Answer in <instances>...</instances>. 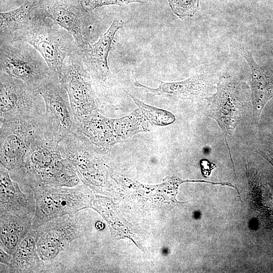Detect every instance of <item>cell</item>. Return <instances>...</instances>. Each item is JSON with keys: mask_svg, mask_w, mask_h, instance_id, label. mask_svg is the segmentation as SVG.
<instances>
[{"mask_svg": "<svg viewBox=\"0 0 273 273\" xmlns=\"http://www.w3.org/2000/svg\"><path fill=\"white\" fill-rule=\"evenodd\" d=\"M13 171L34 194L36 210L32 220L33 230L57 218L73 216L79 210L92 206V194L85 185L54 187L36 181L19 170Z\"/></svg>", "mask_w": 273, "mask_h": 273, "instance_id": "1", "label": "cell"}, {"mask_svg": "<svg viewBox=\"0 0 273 273\" xmlns=\"http://www.w3.org/2000/svg\"><path fill=\"white\" fill-rule=\"evenodd\" d=\"M33 179L54 187H73L80 178L73 164L63 157L58 142L43 131L34 139L20 169Z\"/></svg>", "mask_w": 273, "mask_h": 273, "instance_id": "2", "label": "cell"}, {"mask_svg": "<svg viewBox=\"0 0 273 273\" xmlns=\"http://www.w3.org/2000/svg\"><path fill=\"white\" fill-rule=\"evenodd\" d=\"M18 40L35 48L46 62L51 76L60 81L65 60L79 49L68 31L37 11L32 13L29 26Z\"/></svg>", "mask_w": 273, "mask_h": 273, "instance_id": "3", "label": "cell"}, {"mask_svg": "<svg viewBox=\"0 0 273 273\" xmlns=\"http://www.w3.org/2000/svg\"><path fill=\"white\" fill-rule=\"evenodd\" d=\"M0 67L1 71L21 80L38 93L51 77L41 55L22 40L0 43Z\"/></svg>", "mask_w": 273, "mask_h": 273, "instance_id": "4", "label": "cell"}, {"mask_svg": "<svg viewBox=\"0 0 273 273\" xmlns=\"http://www.w3.org/2000/svg\"><path fill=\"white\" fill-rule=\"evenodd\" d=\"M45 112L44 102L39 93L0 71V124L40 118Z\"/></svg>", "mask_w": 273, "mask_h": 273, "instance_id": "5", "label": "cell"}, {"mask_svg": "<svg viewBox=\"0 0 273 273\" xmlns=\"http://www.w3.org/2000/svg\"><path fill=\"white\" fill-rule=\"evenodd\" d=\"M44 116L0 124L1 164L8 170L25 167V160L34 139L46 131Z\"/></svg>", "mask_w": 273, "mask_h": 273, "instance_id": "6", "label": "cell"}, {"mask_svg": "<svg viewBox=\"0 0 273 273\" xmlns=\"http://www.w3.org/2000/svg\"><path fill=\"white\" fill-rule=\"evenodd\" d=\"M61 82L67 92L76 119L97 111V103L90 75L78 49L66 58Z\"/></svg>", "mask_w": 273, "mask_h": 273, "instance_id": "7", "label": "cell"}, {"mask_svg": "<svg viewBox=\"0 0 273 273\" xmlns=\"http://www.w3.org/2000/svg\"><path fill=\"white\" fill-rule=\"evenodd\" d=\"M46 107L44 121L48 135L59 142L76 129V118L67 90L60 80L51 76L39 91Z\"/></svg>", "mask_w": 273, "mask_h": 273, "instance_id": "8", "label": "cell"}, {"mask_svg": "<svg viewBox=\"0 0 273 273\" xmlns=\"http://www.w3.org/2000/svg\"><path fill=\"white\" fill-rule=\"evenodd\" d=\"M63 158L74 165L80 179L92 188L100 185L104 174L100 167L101 154L85 135L78 130L58 142Z\"/></svg>", "mask_w": 273, "mask_h": 273, "instance_id": "9", "label": "cell"}, {"mask_svg": "<svg viewBox=\"0 0 273 273\" xmlns=\"http://www.w3.org/2000/svg\"><path fill=\"white\" fill-rule=\"evenodd\" d=\"M37 11L53 20L73 36L79 50L90 43L92 24L81 1L49 0Z\"/></svg>", "mask_w": 273, "mask_h": 273, "instance_id": "10", "label": "cell"}, {"mask_svg": "<svg viewBox=\"0 0 273 273\" xmlns=\"http://www.w3.org/2000/svg\"><path fill=\"white\" fill-rule=\"evenodd\" d=\"M81 223L78 217L57 218L36 229V248L43 262H52L70 243L79 238Z\"/></svg>", "mask_w": 273, "mask_h": 273, "instance_id": "11", "label": "cell"}, {"mask_svg": "<svg viewBox=\"0 0 273 273\" xmlns=\"http://www.w3.org/2000/svg\"><path fill=\"white\" fill-rule=\"evenodd\" d=\"M207 100L209 117L215 120L228 140L231 137L240 121V87L230 77L221 78L217 92Z\"/></svg>", "mask_w": 273, "mask_h": 273, "instance_id": "12", "label": "cell"}, {"mask_svg": "<svg viewBox=\"0 0 273 273\" xmlns=\"http://www.w3.org/2000/svg\"><path fill=\"white\" fill-rule=\"evenodd\" d=\"M123 25V22L121 20L114 21L96 42L89 43L84 49H79L93 84L103 88L112 86L113 79L108 66V56L114 36Z\"/></svg>", "mask_w": 273, "mask_h": 273, "instance_id": "13", "label": "cell"}, {"mask_svg": "<svg viewBox=\"0 0 273 273\" xmlns=\"http://www.w3.org/2000/svg\"><path fill=\"white\" fill-rule=\"evenodd\" d=\"M9 171L1 164L0 213L8 212L32 220L36 210L34 194L24 193L17 182L11 178Z\"/></svg>", "mask_w": 273, "mask_h": 273, "instance_id": "14", "label": "cell"}, {"mask_svg": "<svg viewBox=\"0 0 273 273\" xmlns=\"http://www.w3.org/2000/svg\"><path fill=\"white\" fill-rule=\"evenodd\" d=\"M240 54L247 61L251 70V99L253 114L251 124L257 126L261 112L273 97V69L257 64L248 50L239 47Z\"/></svg>", "mask_w": 273, "mask_h": 273, "instance_id": "15", "label": "cell"}, {"mask_svg": "<svg viewBox=\"0 0 273 273\" xmlns=\"http://www.w3.org/2000/svg\"><path fill=\"white\" fill-rule=\"evenodd\" d=\"M36 0H27L19 7L0 13V43L18 40L29 26Z\"/></svg>", "mask_w": 273, "mask_h": 273, "instance_id": "16", "label": "cell"}, {"mask_svg": "<svg viewBox=\"0 0 273 273\" xmlns=\"http://www.w3.org/2000/svg\"><path fill=\"white\" fill-rule=\"evenodd\" d=\"M134 85L153 95H169L184 98H191L205 95L208 90L209 82L202 75H196L186 80L173 82L160 83L157 88H152L139 83L135 76Z\"/></svg>", "mask_w": 273, "mask_h": 273, "instance_id": "17", "label": "cell"}, {"mask_svg": "<svg viewBox=\"0 0 273 273\" xmlns=\"http://www.w3.org/2000/svg\"><path fill=\"white\" fill-rule=\"evenodd\" d=\"M43 262L37 251L36 230L31 228L13 254L10 270L13 272H37L42 267Z\"/></svg>", "mask_w": 273, "mask_h": 273, "instance_id": "18", "label": "cell"}, {"mask_svg": "<svg viewBox=\"0 0 273 273\" xmlns=\"http://www.w3.org/2000/svg\"><path fill=\"white\" fill-rule=\"evenodd\" d=\"M1 246L13 255L19 243L31 229L32 220L8 212L0 213Z\"/></svg>", "mask_w": 273, "mask_h": 273, "instance_id": "19", "label": "cell"}, {"mask_svg": "<svg viewBox=\"0 0 273 273\" xmlns=\"http://www.w3.org/2000/svg\"><path fill=\"white\" fill-rule=\"evenodd\" d=\"M127 94L152 123L158 125H164L172 123L174 121L175 117L171 113L148 105L129 94L127 93Z\"/></svg>", "mask_w": 273, "mask_h": 273, "instance_id": "20", "label": "cell"}, {"mask_svg": "<svg viewBox=\"0 0 273 273\" xmlns=\"http://www.w3.org/2000/svg\"><path fill=\"white\" fill-rule=\"evenodd\" d=\"M199 0H168L173 13L178 17L192 16L197 11Z\"/></svg>", "mask_w": 273, "mask_h": 273, "instance_id": "21", "label": "cell"}, {"mask_svg": "<svg viewBox=\"0 0 273 273\" xmlns=\"http://www.w3.org/2000/svg\"><path fill=\"white\" fill-rule=\"evenodd\" d=\"M148 0H81V4L88 12H91L96 8L110 5H121L131 3H144Z\"/></svg>", "mask_w": 273, "mask_h": 273, "instance_id": "22", "label": "cell"}, {"mask_svg": "<svg viewBox=\"0 0 273 273\" xmlns=\"http://www.w3.org/2000/svg\"><path fill=\"white\" fill-rule=\"evenodd\" d=\"M13 258V255L6 252L1 246L0 247V261L9 266Z\"/></svg>", "mask_w": 273, "mask_h": 273, "instance_id": "23", "label": "cell"}, {"mask_svg": "<svg viewBox=\"0 0 273 273\" xmlns=\"http://www.w3.org/2000/svg\"><path fill=\"white\" fill-rule=\"evenodd\" d=\"M260 154L263 156L273 165V155L270 153L263 150L257 151Z\"/></svg>", "mask_w": 273, "mask_h": 273, "instance_id": "24", "label": "cell"}, {"mask_svg": "<svg viewBox=\"0 0 273 273\" xmlns=\"http://www.w3.org/2000/svg\"><path fill=\"white\" fill-rule=\"evenodd\" d=\"M162 252H163V253L164 254H165V253H166L167 252V250L165 249V248H164V249L163 250Z\"/></svg>", "mask_w": 273, "mask_h": 273, "instance_id": "25", "label": "cell"}]
</instances>
